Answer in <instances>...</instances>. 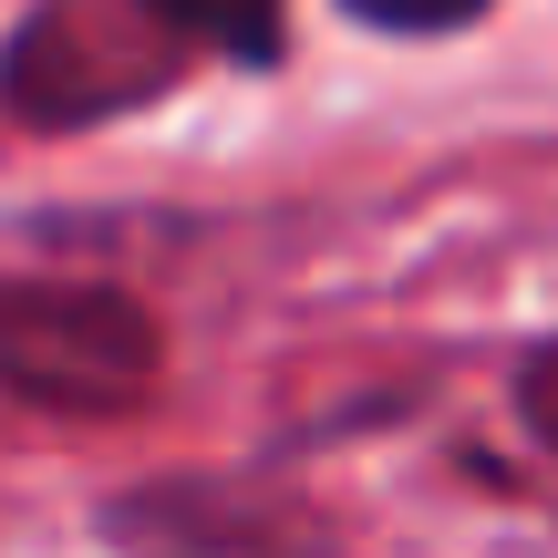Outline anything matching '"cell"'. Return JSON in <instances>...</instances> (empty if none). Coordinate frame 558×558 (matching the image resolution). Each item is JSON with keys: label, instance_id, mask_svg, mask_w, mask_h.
I'll use <instances>...</instances> for the list:
<instances>
[{"label": "cell", "instance_id": "obj_1", "mask_svg": "<svg viewBox=\"0 0 558 558\" xmlns=\"http://www.w3.org/2000/svg\"><path fill=\"white\" fill-rule=\"evenodd\" d=\"M197 73V41L156 0H32L0 52V104L32 135H94L114 114H145Z\"/></svg>", "mask_w": 558, "mask_h": 558}, {"label": "cell", "instance_id": "obj_2", "mask_svg": "<svg viewBox=\"0 0 558 558\" xmlns=\"http://www.w3.org/2000/svg\"><path fill=\"white\" fill-rule=\"evenodd\" d=\"M166 373V331L114 279H41L0 269V393L62 424L135 414Z\"/></svg>", "mask_w": 558, "mask_h": 558}, {"label": "cell", "instance_id": "obj_3", "mask_svg": "<svg viewBox=\"0 0 558 558\" xmlns=\"http://www.w3.org/2000/svg\"><path fill=\"white\" fill-rule=\"evenodd\" d=\"M114 558H341L331 518L279 476H145L104 497Z\"/></svg>", "mask_w": 558, "mask_h": 558}, {"label": "cell", "instance_id": "obj_4", "mask_svg": "<svg viewBox=\"0 0 558 558\" xmlns=\"http://www.w3.org/2000/svg\"><path fill=\"white\" fill-rule=\"evenodd\" d=\"M166 21H177L186 41H197V62H279L290 52V0H156Z\"/></svg>", "mask_w": 558, "mask_h": 558}, {"label": "cell", "instance_id": "obj_5", "mask_svg": "<svg viewBox=\"0 0 558 558\" xmlns=\"http://www.w3.org/2000/svg\"><path fill=\"white\" fill-rule=\"evenodd\" d=\"M341 11H352L362 32H393V41H435V32H465L476 11H497V0H341Z\"/></svg>", "mask_w": 558, "mask_h": 558}, {"label": "cell", "instance_id": "obj_6", "mask_svg": "<svg viewBox=\"0 0 558 558\" xmlns=\"http://www.w3.org/2000/svg\"><path fill=\"white\" fill-rule=\"evenodd\" d=\"M518 424H527V445L558 465V341H538V352L518 362Z\"/></svg>", "mask_w": 558, "mask_h": 558}]
</instances>
